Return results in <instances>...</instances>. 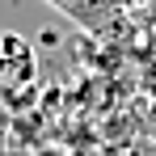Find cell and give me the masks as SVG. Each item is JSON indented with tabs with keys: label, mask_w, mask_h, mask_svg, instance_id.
Masks as SVG:
<instances>
[{
	"label": "cell",
	"mask_w": 156,
	"mask_h": 156,
	"mask_svg": "<svg viewBox=\"0 0 156 156\" xmlns=\"http://www.w3.org/2000/svg\"><path fill=\"white\" fill-rule=\"evenodd\" d=\"M38 76V51L17 30H0V93H21Z\"/></svg>",
	"instance_id": "1"
},
{
	"label": "cell",
	"mask_w": 156,
	"mask_h": 156,
	"mask_svg": "<svg viewBox=\"0 0 156 156\" xmlns=\"http://www.w3.org/2000/svg\"><path fill=\"white\" fill-rule=\"evenodd\" d=\"M42 4H51L55 13L72 17L76 26L93 30V34H101V30H110V26H114V17H118L114 0H42Z\"/></svg>",
	"instance_id": "2"
},
{
	"label": "cell",
	"mask_w": 156,
	"mask_h": 156,
	"mask_svg": "<svg viewBox=\"0 0 156 156\" xmlns=\"http://www.w3.org/2000/svg\"><path fill=\"white\" fill-rule=\"evenodd\" d=\"M144 0H114V9H139Z\"/></svg>",
	"instance_id": "3"
},
{
	"label": "cell",
	"mask_w": 156,
	"mask_h": 156,
	"mask_svg": "<svg viewBox=\"0 0 156 156\" xmlns=\"http://www.w3.org/2000/svg\"><path fill=\"white\" fill-rule=\"evenodd\" d=\"M0 156H4V127H0Z\"/></svg>",
	"instance_id": "4"
}]
</instances>
